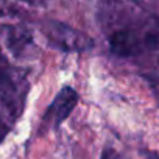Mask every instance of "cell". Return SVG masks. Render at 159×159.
I'll use <instances>...</instances> for the list:
<instances>
[{"label":"cell","instance_id":"obj_4","mask_svg":"<svg viewBox=\"0 0 159 159\" xmlns=\"http://www.w3.org/2000/svg\"><path fill=\"white\" fill-rule=\"evenodd\" d=\"M24 2L31 3V5H39V3H42V2H44V0H24Z\"/></svg>","mask_w":159,"mask_h":159},{"label":"cell","instance_id":"obj_1","mask_svg":"<svg viewBox=\"0 0 159 159\" xmlns=\"http://www.w3.org/2000/svg\"><path fill=\"white\" fill-rule=\"evenodd\" d=\"M159 44V27L150 30L122 28L109 36V47L119 56H131Z\"/></svg>","mask_w":159,"mask_h":159},{"label":"cell","instance_id":"obj_5","mask_svg":"<svg viewBox=\"0 0 159 159\" xmlns=\"http://www.w3.org/2000/svg\"><path fill=\"white\" fill-rule=\"evenodd\" d=\"M0 139H2V136H0Z\"/></svg>","mask_w":159,"mask_h":159},{"label":"cell","instance_id":"obj_3","mask_svg":"<svg viewBox=\"0 0 159 159\" xmlns=\"http://www.w3.org/2000/svg\"><path fill=\"white\" fill-rule=\"evenodd\" d=\"M76 103H78V94H76V91L73 88H70V86H66V88H62L58 92V95L55 97V100L48 106L47 117H50L52 119V123H55L58 126L59 123H62L70 116V112L73 111V108L76 106Z\"/></svg>","mask_w":159,"mask_h":159},{"label":"cell","instance_id":"obj_2","mask_svg":"<svg viewBox=\"0 0 159 159\" xmlns=\"http://www.w3.org/2000/svg\"><path fill=\"white\" fill-rule=\"evenodd\" d=\"M44 33L55 47L64 52H83L92 47V41L88 34L61 22H48Z\"/></svg>","mask_w":159,"mask_h":159}]
</instances>
